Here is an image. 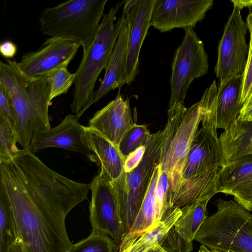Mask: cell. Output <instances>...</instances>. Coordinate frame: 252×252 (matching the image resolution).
Segmentation results:
<instances>
[{
    "label": "cell",
    "instance_id": "cell-1",
    "mask_svg": "<svg viewBox=\"0 0 252 252\" xmlns=\"http://www.w3.org/2000/svg\"><path fill=\"white\" fill-rule=\"evenodd\" d=\"M0 182L9 198L23 252H69L74 244L65 219L87 199V185L52 170L29 148L0 164Z\"/></svg>",
    "mask_w": 252,
    "mask_h": 252
},
{
    "label": "cell",
    "instance_id": "cell-2",
    "mask_svg": "<svg viewBox=\"0 0 252 252\" xmlns=\"http://www.w3.org/2000/svg\"><path fill=\"white\" fill-rule=\"evenodd\" d=\"M0 85L8 92L15 110L17 142L29 147L34 132L51 128L48 109L51 104L47 76L30 77L15 60L0 62Z\"/></svg>",
    "mask_w": 252,
    "mask_h": 252
},
{
    "label": "cell",
    "instance_id": "cell-3",
    "mask_svg": "<svg viewBox=\"0 0 252 252\" xmlns=\"http://www.w3.org/2000/svg\"><path fill=\"white\" fill-rule=\"evenodd\" d=\"M223 167L219 139L202 126L192 143L173 209L219 193L220 174Z\"/></svg>",
    "mask_w": 252,
    "mask_h": 252
},
{
    "label": "cell",
    "instance_id": "cell-4",
    "mask_svg": "<svg viewBox=\"0 0 252 252\" xmlns=\"http://www.w3.org/2000/svg\"><path fill=\"white\" fill-rule=\"evenodd\" d=\"M125 0L119 1L104 14L96 36L89 48L83 53L82 60L74 73L72 113L80 118L88 109L96 81L105 69L119 35L126 25L124 14L116 21V15Z\"/></svg>",
    "mask_w": 252,
    "mask_h": 252
},
{
    "label": "cell",
    "instance_id": "cell-5",
    "mask_svg": "<svg viewBox=\"0 0 252 252\" xmlns=\"http://www.w3.org/2000/svg\"><path fill=\"white\" fill-rule=\"evenodd\" d=\"M107 0H70L43 9L39 18L44 35L79 44L83 53L93 43Z\"/></svg>",
    "mask_w": 252,
    "mask_h": 252
},
{
    "label": "cell",
    "instance_id": "cell-6",
    "mask_svg": "<svg viewBox=\"0 0 252 252\" xmlns=\"http://www.w3.org/2000/svg\"><path fill=\"white\" fill-rule=\"evenodd\" d=\"M194 240L211 250L252 252V213L234 199L219 198Z\"/></svg>",
    "mask_w": 252,
    "mask_h": 252
},
{
    "label": "cell",
    "instance_id": "cell-7",
    "mask_svg": "<svg viewBox=\"0 0 252 252\" xmlns=\"http://www.w3.org/2000/svg\"><path fill=\"white\" fill-rule=\"evenodd\" d=\"M167 114L159 163L161 171L168 174L174 201L192 143L201 122L199 101L189 108L185 107V104L176 103L169 107Z\"/></svg>",
    "mask_w": 252,
    "mask_h": 252
},
{
    "label": "cell",
    "instance_id": "cell-8",
    "mask_svg": "<svg viewBox=\"0 0 252 252\" xmlns=\"http://www.w3.org/2000/svg\"><path fill=\"white\" fill-rule=\"evenodd\" d=\"M164 134V129L151 134L145 145V154L139 165L128 173L125 172L123 170L120 176L112 181L117 196L125 237L135 221L154 167L159 163Z\"/></svg>",
    "mask_w": 252,
    "mask_h": 252
},
{
    "label": "cell",
    "instance_id": "cell-9",
    "mask_svg": "<svg viewBox=\"0 0 252 252\" xmlns=\"http://www.w3.org/2000/svg\"><path fill=\"white\" fill-rule=\"evenodd\" d=\"M208 57L204 44L193 28L185 29V35L177 48L171 64L170 97L168 107L185 104V98L192 81L207 73Z\"/></svg>",
    "mask_w": 252,
    "mask_h": 252
},
{
    "label": "cell",
    "instance_id": "cell-10",
    "mask_svg": "<svg viewBox=\"0 0 252 252\" xmlns=\"http://www.w3.org/2000/svg\"><path fill=\"white\" fill-rule=\"evenodd\" d=\"M241 11L233 6L219 44L215 68L219 80V86L242 75L245 70L249 52L246 41L248 29L242 19Z\"/></svg>",
    "mask_w": 252,
    "mask_h": 252
},
{
    "label": "cell",
    "instance_id": "cell-11",
    "mask_svg": "<svg viewBox=\"0 0 252 252\" xmlns=\"http://www.w3.org/2000/svg\"><path fill=\"white\" fill-rule=\"evenodd\" d=\"M90 185L92 199L89 210L92 231L107 235L120 248L125 232L112 181L99 173Z\"/></svg>",
    "mask_w": 252,
    "mask_h": 252
},
{
    "label": "cell",
    "instance_id": "cell-12",
    "mask_svg": "<svg viewBox=\"0 0 252 252\" xmlns=\"http://www.w3.org/2000/svg\"><path fill=\"white\" fill-rule=\"evenodd\" d=\"M79 119L69 114L56 126L35 131L29 148L33 153L47 148L68 150L84 155L97 164L96 157L88 146L86 127L79 123Z\"/></svg>",
    "mask_w": 252,
    "mask_h": 252
},
{
    "label": "cell",
    "instance_id": "cell-13",
    "mask_svg": "<svg viewBox=\"0 0 252 252\" xmlns=\"http://www.w3.org/2000/svg\"><path fill=\"white\" fill-rule=\"evenodd\" d=\"M213 0H155L151 25L161 32L193 28L213 5Z\"/></svg>",
    "mask_w": 252,
    "mask_h": 252
},
{
    "label": "cell",
    "instance_id": "cell-14",
    "mask_svg": "<svg viewBox=\"0 0 252 252\" xmlns=\"http://www.w3.org/2000/svg\"><path fill=\"white\" fill-rule=\"evenodd\" d=\"M80 47L76 43L50 37L36 51L24 54L17 64L20 70L30 77L46 76L55 68L68 65Z\"/></svg>",
    "mask_w": 252,
    "mask_h": 252
},
{
    "label": "cell",
    "instance_id": "cell-15",
    "mask_svg": "<svg viewBox=\"0 0 252 252\" xmlns=\"http://www.w3.org/2000/svg\"><path fill=\"white\" fill-rule=\"evenodd\" d=\"M155 0H137L126 16L128 28L126 64V84L130 85L139 73V55L143 43L151 26Z\"/></svg>",
    "mask_w": 252,
    "mask_h": 252
},
{
    "label": "cell",
    "instance_id": "cell-16",
    "mask_svg": "<svg viewBox=\"0 0 252 252\" xmlns=\"http://www.w3.org/2000/svg\"><path fill=\"white\" fill-rule=\"evenodd\" d=\"M134 124L129 99L124 98L118 90L116 98L90 119L88 127L119 148L123 136Z\"/></svg>",
    "mask_w": 252,
    "mask_h": 252
},
{
    "label": "cell",
    "instance_id": "cell-17",
    "mask_svg": "<svg viewBox=\"0 0 252 252\" xmlns=\"http://www.w3.org/2000/svg\"><path fill=\"white\" fill-rule=\"evenodd\" d=\"M219 181V193L232 195L235 200L252 212V153L225 165Z\"/></svg>",
    "mask_w": 252,
    "mask_h": 252
},
{
    "label": "cell",
    "instance_id": "cell-18",
    "mask_svg": "<svg viewBox=\"0 0 252 252\" xmlns=\"http://www.w3.org/2000/svg\"><path fill=\"white\" fill-rule=\"evenodd\" d=\"M128 28L126 25L121 30L105 68L103 79L95 91L88 104L89 108L111 90H121L126 84V64L127 56Z\"/></svg>",
    "mask_w": 252,
    "mask_h": 252
},
{
    "label": "cell",
    "instance_id": "cell-19",
    "mask_svg": "<svg viewBox=\"0 0 252 252\" xmlns=\"http://www.w3.org/2000/svg\"><path fill=\"white\" fill-rule=\"evenodd\" d=\"M88 146L95 155L97 164L100 167L99 174L108 177L111 181L121 175L125 158L116 147L108 139L89 127H86Z\"/></svg>",
    "mask_w": 252,
    "mask_h": 252
},
{
    "label": "cell",
    "instance_id": "cell-20",
    "mask_svg": "<svg viewBox=\"0 0 252 252\" xmlns=\"http://www.w3.org/2000/svg\"><path fill=\"white\" fill-rule=\"evenodd\" d=\"M243 74L218 87L217 129L229 130L238 120L242 106L240 103Z\"/></svg>",
    "mask_w": 252,
    "mask_h": 252
},
{
    "label": "cell",
    "instance_id": "cell-21",
    "mask_svg": "<svg viewBox=\"0 0 252 252\" xmlns=\"http://www.w3.org/2000/svg\"><path fill=\"white\" fill-rule=\"evenodd\" d=\"M224 166L245 155L252 153V121L238 120L218 137Z\"/></svg>",
    "mask_w": 252,
    "mask_h": 252
},
{
    "label": "cell",
    "instance_id": "cell-22",
    "mask_svg": "<svg viewBox=\"0 0 252 252\" xmlns=\"http://www.w3.org/2000/svg\"><path fill=\"white\" fill-rule=\"evenodd\" d=\"M211 199L196 200L181 208L182 214L173 226L187 241L192 242L194 240L198 231L208 217L207 206Z\"/></svg>",
    "mask_w": 252,
    "mask_h": 252
},
{
    "label": "cell",
    "instance_id": "cell-23",
    "mask_svg": "<svg viewBox=\"0 0 252 252\" xmlns=\"http://www.w3.org/2000/svg\"><path fill=\"white\" fill-rule=\"evenodd\" d=\"M17 242L11 206L4 187L0 182V252H8Z\"/></svg>",
    "mask_w": 252,
    "mask_h": 252
},
{
    "label": "cell",
    "instance_id": "cell-24",
    "mask_svg": "<svg viewBox=\"0 0 252 252\" xmlns=\"http://www.w3.org/2000/svg\"><path fill=\"white\" fill-rule=\"evenodd\" d=\"M181 214V208H174L155 228L144 233L123 252H139L158 243L174 225Z\"/></svg>",
    "mask_w": 252,
    "mask_h": 252
},
{
    "label": "cell",
    "instance_id": "cell-25",
    "mask_svg": "<svg viewBox=\"0 0 252 252\" xmlns=\"http://www.w3.org/2000/svg\"><path fill=\"white\" fill-rule=\"evenodd\" d=\"M199 103L202 127L218 139L217 128L218 88L215 80L205 91Z\"/></svg>",
    "mask_w": 252,
    "mask_h": 252
},
{
    "label": "cell",
    "instance_id": "cell-26",
    "mask_svg": "<svg viewBox=\"0 0 252 252\" xmlns=\"http://www.w3.org/2000/svg\"><path fill=\"white\" fill-rule=\"evenodd\" d=\"M119 247L107 235L92 231L87 238L74 244L69 252H119Z\"/></svg>",
    "mask_w": 252,
    "mask_h": 252
},
{
    "label": "cell",
    "instance_id": "cell-27",
    "mask_svg": "<svg viewBox=\"0 0 252 252\" xmlns=\"http://www.w3.org/2000/svg\"><path fill=\"white\" fill-rule=\"evenodd\" d=\"M17 142L14 127L0 113V164L10 161L19 153Z\"/></svg>",
    "mask_w": 252,
    "mask_h": 252
},
{
    "label": "cell",
    "instance_id": "cell-28",
    "mask_svg": "<svg viewBox=\"0 0 252 252\" xmlns=\"http://www.w3.org/2000/svg\"><path fill=\"white\" fill-rule=\"evenodd\" d=\"M150 135L146 125L134 124L123 136L119 150L126 159L131 153L145 146Z\"/></svg>",
    "mask_w": 252,
    "mask_h": 252
},
{
    "label": "cell",
    "instance_id": "cell-29",
    "mask_svg": "<svg viewBox=\"0 0 252 252\" xmlns=\"http://www.w3.org/2000/svg\"><path fill=\"white\" fill-rule=\"evenodd\" d=\"M68 64L54 69L46 75L50 84V100L66 94L74 84L75 75L67 69Z\"/></svg>",
    "mask_w": 252,
    "mask_h": 252
},
{
    "label": "cell",
    "instance_id": "cell-30",
    "mask_svg": "<svg viewBox=\"0 0 252 252\" xmlns=\"http://www.w3.org/2000/svg\"><path fill=\"white\" fill-rule=\"evenodd\" d=\"M158 243L166 252H191L193 250L192 242L182 237L174 226Z\"/></svg>",
    "mask_w": 252,
    "mask_h": 252
},
{
    "label": "cell",
    "instance_id": "cell-31",
    "mask_svg": "<svg viewBox=\"0 0 252 252\" xmlns=\"http://www.w3.org/2000/svg\"><path fill=\"white\" fill-rule=\"evenodd\" d=\"M246 23L250 32V39L249 52L245 70L243 74L240 103L243 105L252 89V12L247 17Z\"/></svg>",
    "mask_w": 252,
    "mask_h": 252
},
{
    "label": "cell",
    "instance_id": "cell-32",
    "mask_svg": "<svg viewBox=\"0 0 252 252\" xmlns=\"http://www.w3.org/2000/svg\"><path fill=\"white\" fill-rule=\"evenodd\" d=\"M0 113L5 116L14 127L16 117L13 103L7 90L0 85Z\"/></svg>",
    "mask_w": 252,
    "mask_h": 252
},
{
    "label": "cell",
    "instance_id": "cell-33",
    "mask_svg": "<svg viewBox=\"0 0 252 252\" xmlns=\"http://www.w3.org/2000/svg\"><path fill=\"white\" fill-rule=\"evenodd\" d=\"M145 150V145L142 146L128 155L125 160L124 166L125 172H130L139 165L143 158Z\"/></svg>",
    "mask_w": 252,
    "mask_h": 252
},
{
    "label": "cell",
    "instance_id": "cell-34",
    "mask_svg": "<svg viewBox=\"0 0 252 252\" xmlns=\"http://www.w3.org/2000/svg\"><path fill=\"white\" fill-rule=\"evenodd\" d=\"M238 121L240 122L252 121V89L242 105Z\"/></svg>",
    "mask_w": 252,
    "mask_h": 252
},
{
    "label": "cell",
    "instance_id": "cell-35",
    "mask_svg": "<svg viewBox=\"0 0 252 252\" xmlns=\"http://www.w3.org/2000/svg\"><path fill=\"white\" fill-rule=\"evenodd\" d=\"M17 51L16 44L10 40H6L0 45V52L1 55L5 58H13Z\"/></svg>",
    "mask_w": 252,
    "mask_h": 252
},
{
    "label": "cell",
    "instance_id": "cell-36",
    "mask_svg": "<svg viewBox=\"0 0 252 252\" xmlns=\"http://www.w3.org/2000/svg\"><path fill=\"white\" fill-rule=\"evenodd\" d=\"M231 1L233 6L238 8L240 10L245 7L252 6V0H232Z\"/></svg>",
    "mask_w": 252,
    "mask_h": 252
},
{
    "label": "cell",
    "instance_id": "cell-37",
    "mask_svg": "<svg viewBox=\"0 0 252 252\" xmlns=\"http://www.w3.org/2000/svg\"><path fill=\"white\" fill-rule=\"evenodd\" d=\"M137 0H125L124 2V7L123 8V14L125 16L127 15L131 8L136 2Z\"/></svg>",
    "mask_w": 252,
    "mask_h": 252
},
{
    "label": "cell",
    "instance_id": "cell-38",
    "mask_svg": "<svg viewBox=\"0 0 252 252\" xmlns=\"http://www.w3.org/2000/svg\"><path fill=\"white\" fill-rule=\"evenodd\" d=\"M139 252H166L160 246L158 243H157L150 247L147 248L142 251Z\"/></svg>",
    "mask_w": 252,
    "mask_h": 252
},
{
    "label": "cell",
    "instance_id": "cell-39",
    "mask_svg": "<svg viewBox=\"0 0 252 252\" xmlns=\"http://www.w3.org/2000/svg\"><path fill=\"white\" fill-rule=\"evenodd\" d=\"M8 252H23V251L22 250L19 243L18 242H16L12 246Z\"/></svg>",
    "mask_w": 252,
    "mask_h": 252
},
{
    "label": "cell",
    "instance_id": "cell-40",
    "mask_svg": "<svg viewBox=\"0 0 252 252\" xmlns=\"http://www.w3.org/2000/svg\"><path fill=\"white\" fill-rule=\"evenodd\" d=\"M198 252H213L212 250L203 245H201Z\"/></svg>",
    "mask_w": 252,
    "mask_h": 252
},
{
    "label": "cell",
    "instance_id": "cell-41",
    "mask_svg": "<svg viewBox=\"0 0 252 252\" xmlns=\"http://www.w3.org/2000/svg\"><path fill=\"white\" fill-rule=\"evenodd\" d=\"M213 252H237L233 251L228 250L227 251H220L218 250H212Z\"/></svg>",
    "mask_w": 252,
    "mask_h": 252
}]
</instances>
